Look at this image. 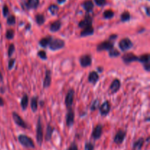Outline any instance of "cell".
I'll return each instance as SVG.
<instances>
[{
    "label": "cell",
    "instance_id": "6da1fadb",
    "mask_svg": "<svg viewBox=\"0 0 150 150\" xmlns=\"http://www.w3.org/2000/svg\"><path fill=\"white\" fill-rule=\"evenodd\" d=\"M18 139L19 143L23 145L24 147L32 148V149L35 148V144L32 139H30L29 136H26V135H19Z\"/></svg>",
    "mask_w": 150,
    "mask_h": 150
},
{
    "label": "cell",
    "instance_id": "7a4b0ae2",
    "mask_svg": "<svg viewBox=\"0 0 150 150\" xmlns=\"http://www.w3.org/2000/svg\"><path fill=\"white\" fill-rule=\"evenodd\" d=\"M37 142L38 144L41 146L42 142H43V130H42V122H41V118L39 117L38 120V123H37Z\"/></svg>",
    "mask_w": 150,
    "mask_h": 150
},
{
    "label": "cell",
    "instance_id": "3957f363",
    "mask_svg": "<svg viewBox=\"0 0 150 150\" xmlns=\"http://www.w3.org/2000/svg\"><path fill=\"white\" fill-rule=\"evenodd\" d=\"M64 45H65V42H64L63 40L54 39L51 40L48 45H49L50 49H51L52 51H57V50H59L61 48H64Z\"/></svg>",
    "mask_w": 150,
    "mask_h": 150
},
{
    "label": "cell",
    "instance_id": "277c9868",
    "mask_svg": "<svg viewBox=\"0 0 150 150\" xmlns=\"http://www.w3.org/2000/svg\"><path fill=\"white\" fill-rule=\"evenodd\" d=\"M119 46L122 51H127L133 48V43L129 38H124L119 42Z\"/></svg>",
    "mask_w": 150,
    "mask_h": 150
},
{
    "label": "cell",
    "instance_id": "5b68a950",
    "mask_svg": "<svg viewBox=\"0 0 150 150\" xmlns=\"http://www.w3.org/2000/svg\"><path fill=\"white\" fill-rule=\"evenodd\" d=\"M74 95L75 91L73 89H69L65 98V105L67 108H70L73 105V100H74Z\"/></svg>",
    "mask_w": 150,
    "mask_h": 150
},
{
    "label": "cell",
    "instance_id": "8992f818",
    "mask_svg": "<svg viewBox=\"0 0 150 150\" xmlns=\"http://www.w3.org/2000/svg\"><path fill=\"white\" fill-rule=\"evenodd\" d=\"M122 60L126 64H129L133 62L139 61V57L133 53H127L122 56Z\"/></svg>",
    "mask_w": 150,
    "mask_h": 150
},
{
    "label": "cell",
    "instance_id": "52a82bcc",
    "mask_svg": "<svg viewBox=\"0 0 150 150\" xmlns=\"http://www.w3.org/2000/svg\"><path fill=\"white\" fill-rule=\"evenodd\" d=\"M126 137V132L122 130H120L114 138V142L117 144H121L124 142L125 139Z\"/></svg>",
    "mask_w": 150,
    "mask_h": 150
},
{
    "label": "cell",
    "instance_id": "ba28073f",
    "mask_svg": "<svg viewBox=\"0 0 150 150\" xmlns=\"http://www.w3.org/2000/svg\"><path fill=\"white\" fill-rule=\"evenodd\" d=\"M113 48H114V42L108 40L100 43L97 47V50L98 51H104V50H108L109 51V50L112 49Z\"/></svg>",
    "mask_w": 150,
    "mask_h": 150
},
{
    "label": "cell",
    "instance_id": "9c48e42d",
    "mask_svg": "<svg viewBox=\"0 0 150 150\" xmlns=\"http://www.w3.org/2000/svg\"><path fill=\"white\" fill-rule=\"evenodd\" d=\"M74 117L75 114L73 109L71 108L67 111L66 114V124L67 127H71L74 124Z\"/></svg>",
    "mask_w": 150,
    "mask_h": 150
},
{
    "label": "cell",
    "instance_id": "30bf717a",
    "mask_svg": "<svg viewBox=\"0 0 150 150\" xmlns=\"http://www.w3.org/2000/svg\"><path fill=\"white\" fill-rule=\"evenodd\" d=\"M13 118L14 122H16V124L17 125H18L19 127H21L23 128H27V125H26V122L23 121V119L16 112H13Z\"/></svg>",
    "mask_w": 150,
    "mask_h": 150
},
{
    "label": "cell",
    "instance_id": "8fae6325",
    "mask_svg": "<svg viewBox=\"0 0 150 150\" xmlns=\"http://www.w3.org/2000/svg\"><path fill=\"white\" fill-rule=\"evenodd\" d=\"M80 64L81 67H89L92 64V57L89 54H86V55L82 56L80 58Z\"/></svg>",
    "mask_w": 150,
    "mask_h": 150
},
{
    "label": "cell",
    "instance_id": "7c38bea8",
    "mask_svg": "<svg viewBox=\"0 0 150 150\" xmlns=\"http://www.w3.org/2000/svg\"><path fill=\"white\" fill-rule=\"evenodd\" d=\"M110 110H111V105H110V103L107 100L105 101L100 107V114L103 117H105L106 115H108V113L110 112Z\"/></svg>",
    "mask_w": 150,
    "mask_h": 150
},
{
    "label": "cell",
    "instance_id": "4fadbf2b",
    "mask_svg": "<svg viewBox=\"0 0 150 150\" xmlns=\"http://www.w3.org/2000/svg\"><path fill=\"white\" fill-rule=\"evenodd\" d=\"M92 18L91 16H86L84 18L82 21H81L79 23V26L82 29H84V28L87 27V26H92Z\"/></svg>",
    "mask_w": 150,
    "mask_h": 150
},
{
    "label": "cell",
    "instance_id": "5bb4252c",
    "mask_svg": "<svg viewBox=\"0 0 150 150\" xmlns=\"http://www.w3.org/2000/svg\"><path fill=\"white\" fill-rule=\"evenodd\" d=\"M103 133V125H102L99 124L95 127V129L93 130V132H92V138H93L95 140H97V139H99L101 137Z\"/></svg>",
    "mask_w": 150,
    "mask_h": 150
},
{
    "label": "cell",
    "instance_id": "9a60e30c",
    "mask_svg": "<svg viewBox=\"0 0 150 150\" xmlns=\"http://www.w3.org/2000/svg\"><path fill=\"white\" fill-rule=\"evenodd\" d=\"M120 86H121L120 81L117 79H114L112 83H111V86H110V91H111V92L112 94L116 93V92H117L120 90Z\"/></svg>",
    "mask_w": 150,
    "mask_h": 150
},
{
    "label": "cell",
    "instance_id": "2e32d148",
    "mask_svg": "<svg viewBox=\"0 0 150 150\" xmlns=\"http://www.w3.org/2000/svg\"><path fill=\"white\" fill-rule=\"evenodd\" d=\"M51 83V72L49 70H47L45 71V76L43 80V87L48 88L49 87Z\"/></svg>",
    "mask_w": 150,
    "mask_h": 150
},
{
    "label": "cell",
    "instance_id": "e0dca14e",
    "mask_svg": "<svg viewBox=\"0 0 150 150\" xmlns=\"http://www.w3.org/2000/svg\"><path fill=\"white\" fill-rule=\"evenodd\" d=\"M83 7L87 13H91L93 10L94 3L92 0H86L83 2Z\"/></svg>",
    "mask_w": 150,
    "mask_h": 150
},
{
    "label": "cell",
    "instance_id": "ac0fdd59",
    "mask_svg": "<svg viewBox=\"0 0 150 150\" xmlns=\"http://www.w3.org/2000/svg\"><path fill=\"white\" fill-rule=\"evenodd\" d=\"M94 33V28L92 27V26H87V27L83 29V30L81 32V37H86V36H89V35H92Z\"/></svg>",
    "mask_w": 150,
    "mask_h": 150
},
{
    "label": "cell",
    "instance_id": "d6986e66",
    "mask_svg": "<svg viewBox=\"0 0 150 150\" xmlns=\"http://www.w3.org/2000/svg\"><path fill=\"white\" fill-rule=\"evenodd\" d=\"M62 26V23L60 21H56L53 22L50 26V31L52 32H56L60 29Z\"/></svg>",
    "mask_w": 150,
    "mask_h": 150
},
{
    "label": "cell",
    "instance_id": "ffe728a7",
    "mask_svg": "<svg viewBox=\"0 0 150 150\" xmlns=\"http://www.w3.org/2000/svg\"><path fill=\"white\" fill-rule=\"evenodd\" d=\"M144 139L143 138L139 139L136 142H134V144H133V150H141L142 149V146H144Z\"/></svg>",
    "mask_w": 150,
    "mask_h": 150
},
{
    "label": "cell",
    "instance_id": "44dd1931",
    "mask_svg": "<svg viewBox=\"0 0 150 150\" xmlns=\"http://www.w3.org/2000/svg\"><path fill=\"white\" fill-rule=\"evenodd\" d=\"M89 81L92 83H96L97 81L99 79V76H98V73L95 71H92L89 73Z\"/></svg>",
    "mask_w": 150,
    "mask_h": 150
},
{
    "label": "cell",
    "instance_id": "7402d4cb",
    "mask_svg": "<svg viewBox=\"0 0 150 150\" xmlns=\"http://www.w3.org/2000/svg\"><path fill=\"white\" fill-rule=\"evenodd\" d=\"M54 129L53 128L52 126H51L50 125H48L47 126V128H46V133H45V141L47 142H49L51 139V136H52L53 134V132H54Z\"/></svg>",
    "mask_w": 150,
    "mask_h": 150
},
{
    "label": "cell",
    "instance_id": "603a6c76",
    "mask_svg": "<svg viewBox=\"0 0 150 150\" xmlns=\"http://www.w3.org/2000/svg\"><path fill=\"white\" fill-rule=\"evenodd\" d=\"M28 104H29V97L27 95L24 94L21 99V106L23 111H25L27 108Z\"/></svg>",
    "mask_w": 150,
    "mask_h": 150
},
{
    "label": "cell",
    "instance_id": "cb8c5ba5",
    "mask_svg": "<svg viewBox=\"0 0 150 150\" xmlns=\"http://www.w3.org/2000/svg\"><path fill=\"white\" fill-rule=\"evenodd\" d=\"M51 40H52V38L51 37H47V38H42V39L40 40V45H41V47H42V48H45V47L48 46V45H49L50 42L51 41Z\"/></svg>",
    "mask_w": 150,
    "mask_h": 150
},
{
    "label": "cell",
    "instance_id": "d4e9b609",
    "mask_svg": "<svg viewBox=\"0 0 150 150\" xmlns=\"http://www.w3.org/2000/svg\"><path fill=\"white\" fill-rule=\"evenodd\" d=\"M26 4L29 9H35L39 5V0H28Z\"/></svg>",
    "mask_w": 150,
    "mask_h": 150
},
{
    "label": "cell",
    "instance_id": "484cf974",
    "mask_svg": "<svg viewBox=\"0 0 150 150\" xmlns=\"http://www.w3.org/2000/svg\"><path fill=\"white\" fill-rule=\"evenodd\" d=\"M139 60L141 62L143 63V64H149V54H144L139 57Z\"/></svg>",
    "mask_w": 150,
    "mask_h": 150
},
{
    "label": "cell",
    "instance_id": "4316f807",
    "mask_svg": "<svg viewBox=\"0 0 150 150\" xmlns=\"http://www.w3.org/2000/svg\"><path fill=\"white\" fill-rule=\"evenodd\" d=\"M38 98L36 97L32 98V101H31V108H32V111L35 112L38 110Z\"/></svg>",
    "mask_w": 150,
    "mask_h": 150
},
{
    "label": "cell",
    "instance_id": "83f0119b",
    "mask_svg": "<svg viewBox=\"0 0 150 150\" xmlns=\"http://www.w3.org/2000/svg\"><path fill=\"white\" fill-rule=\"evenodd\" d=\"M35 20H36L37 23L40 26V25L43 24L44 22H45V17H44L43 15L38 14L36 16V17H35Z\"/></svg>",
    "mask_w": 150,
    "mask_h": 150
},
{
    "label": "cell",
    "instance_id": "f1b7e54d",
    "mask_svg": "<svg viewBox=\"0 0 150 150\" xmlns=\"http://www.w3.org/2000/svg\"><path fill=\"white\" fill-rule=\"evenodd\" d=\"M48 11L51 13L52 15L57 14L59 11V7L57 4H51L48 7Z\"/></svg>",
    "mask_w": 150,
    "mask_h": 150
},
{
    "label": "cell",
    "instance_id": "f546056e",
    "mask_svg": "<svg viewBox=\"0 0 150 150\" xmlns=\"http://www.w3.org/2000/svg\"><path fill=\"white\" fill-rule=\"evenodd\" d=\"M130 19V14L128 11H125L121 15V21L123 22L127 21Z\"/></svg>",
    "mask_w": 150,
    "mask_h": 150
},
{
    "label": "cell",
    "instance_id": "4dcf8cb0",
    "mask_svg": "<svg viewBox=\"0 0 150 150\" xmlns=\"http://www.w3.org/2000/svg\"><path fill=\"white\" fill-rule=\"evenodd\" d=\"M114 11H112L111 10H107L103 13V17L106 19L111 18L114 17Z\"/></svg>",
    "mask_w": 150,
    "mask_h": 150
},
{
    "label": "cell",
    "instance_id": "1f68e13d",
    "mask_svg": "<svg viewBox=\"0 0 150 150\" xmlns=\"http://www.w3.org/2000/svg\"><path fill=\"white\" fill-rule=\"evenodd\" d=\"M99 107H100V100L98 99H96L92 102V105H91V110H92V111H95V110L98 109Z\"/></svg>",
    "mask_w": 150,
    "mask_h": 150
},
{
    "label": "cell",
    "instance_id": "d6a6232c",
    "mask_svg": "<svg viewBox=\"0 0 150 150\" xmlns=\"http://www.w3.org/2000/svg\"><path fill=\"white\" fill-rule=\"evenodd\" d=\"M108 54H109V57H117L120 55V53L118 50L114 49V48H113L112 49L109 50V53H108Z\"/></svg>",
    "mask_w": 150,
    "mask_h": 150
},
{
    "label": "cell",
    "instance_id": "836d02e7",
    "mask_svg": "<svg viewBox=\"0 0 150 150\" xmlns=\"http://www.w3.org/2000/svg\"><path fill=\"white\" fill-rule=\"evenodd\" d=\"M14 30L13 29H8L6 32V38L8 40H12L13 38H14Z\"/></svg>",
    "mask_w": 150,
    "mask_h": 150
},
{
    "label": "cell",
    "instance_id": "e575fe53",
    "mask_svg": "<svg viewBox=\"0 0 150 150\" xmlns=\"http://www.w3.org/2000/svg\"><path fill=\"white\" fill-rule=\"evenodd\" d=\"M7 23L8 25H14L16 23V18L13 15H11L7 18Z\"/></svg>",
    "mask_w": 150,
    "mask_h": 150
},
{
    "label": "cell",
    "instance_id": "d590c367",
    "mask_svg": "<svg viewBox=\"0 0 150 150\" xmlns=\"http://www.w3.org/2000/svg\"><path fill=\"white\" fill-rule=\"evenodd\" d=\"M14 51H15L14 45H13V44H10L8 48V57H11L12 55L13 54V53H14Z\"/></svg>",
    "mask_w": 150,
    "mask_h": 150
},
{
    "label": "cell",
    "instance_id": "8d00e7d4",
    "mask_svg": "<svg viewBox=\"0 0 150 150\" xmlns=\"http://www.w3.org/2000/svg\"><path fill=\"white\" fill-rule=\"evenodd\" d=\"M38 55L42 59H47V55H46V52L45 51H38Z\"/></svg>",
    "mask_w": 150,
    "mask_h": 150
},
{
    "label": "cell",
    "instance_id": "74e56055",
    "mask_svg": "<svg viewBox=\"0 0 150 150\" xmlns=\"http://www.w3.org/2000/svg\"><path fill=\"white\" fill-rule=\"evenodd\" d=\"M94 149H95V146H94L93 144H92L91 142L86 143V144H85V150H94Z\"/></svg>",
    "mask_w": 150,
    "mask_h": 150
},
{
    "label": "cell",
    "instance_id": "f35d334b",
    "mask_svg": "<svg viewBox=\"0 0 150 150\" xmlns=\"http://www.w3.org/2000/svg\"><path fill=\"white\" fill-rule=\"evenodd\" d=\"M8 14H9L8 7L5 4V5L3 6V16H4V17H7V16H8Z\"/></svg>",
    "mask_w": 150,
    "mask_h": 150
},
{
    "label": "cell",
    "instance_id": "ab89813d",
    "mask_svg": "<svg viewBox=\"0 0 150 150\" xmlns=\"http://www.w3.org/2000/svg\"><path fill=\"white\" fill-rule=\"evenodd\" d=\"M15 62H16V59H10L8 62V69L9 70H11L15 64Z\"/></svg>",
    "mask_w": 150,
    "mask_h": 150
},
{
    "label": "cell",
    "instance_id": "60d3db41",
    "mask_svg": "<svg viewBox=\"0 0 150 150\" xmlns=\"http://www.w3.org/2000/svg\"><path fill=\"white\" fill-rule=\"evenodd\" d=\"M95 2L98 6H103L106 3V0H95Z\"/></svg>",
    "mask_w": 150,
    "mask_h": 150
},
{
    "label": "cell",
    "instance_id": "b9f144b4",
    "mask_svg": "<svg viewBox=\"0 0 150 150\" xmlns=\"http://www.w3.org/2000/svg\"><path fill=\"white\" fill-rule=\"evenodd\" d=\"M67 150H79V149H78L77 144H76L75 142H73V143L71 144L70 148H69V149H67Z\"/></svg>",
    "mask_w": 150,
    "mask_h": 150
},
{
    "label": "cell",
    "instance_id": "7bdbcfd3",
    "mask_svg": "<svg viewBox=\"0 0 150 150\" xmlns=\"http://www.w3.org/2000/svg\"><path fill=\"white\" fill-rule=\"evenodd\" d=\"M117 38V35H112L109 38V40H110V41H111L112 39H116V38Z\"/></svg>",
    "mask_w": 150,
    "mask_h": 150
},
{
    "label": "cell",
    "instance_id": "ee69618b",
    "mask_svg": "<svg viewBox=\"0 0 150 150\" xmlns=\"http://www.w3.org/2000/svg\"><path fill=\"white\" fill-rule=\"evenodd\" d=\"M4 100H3L2 98L0 97V106H3V105H4Z\"/></svg>",
    "mask_w": 150,
    "mask_h": 150
},
{
    "label": "cell",
    "instance_id": "f6af8a7d",
    "mask_svg": "<svg viewBox=\"0 0 150 150\" xmlns=\"http://www.w3.org/2000/svg\"><path fill=\"white\" fill-rule=\"evenodd\" d=\"M66 0H57V2L59 3V4H62V3L65 2Z\"/></svg>",
    "mask_w": 150,
    "mask_h": 150
},
{
    "label": "cell",
    "instance_id": "bcb514c9",
    "mask_svg": "<svg viewBox=\"0 0 150 150\" xmlns=\"http://www.w3.org/2000/svg\"><path fill=\"white\" fill-rule=\"evenodd\" d=\"M146 14H147V16H149V8L148 7L146 8Z\"/></svg>",
    "mask_w": 150,
    "mask_h": 150
},
{
    "label": "cell",
    "instance_id": "7dc6e473",
    "mask_svg": "<svg viewBox=\"0 0 150 150\" xmlns=\"http://www.w3.org/2000/svg\"><path fill=\"white\" fill-rule=\"evenodd\" d=\"M3 81V77H2V75H1V73L0 72V83Z\"/></svg>",
    "mask_w": 150,
    "mask_h": 150
},
{
    "label": "cell",
    "instance_id": "c3c4849f",
    "mask_svg": "<svg viewBox=\"0 0 150 150\" xmlns=\"http://www.w3.org/2000/svg\"><path fill=\"white\" fill-rule=\"evenodd\" d=\"M98 71H99V72H102L103 69L102 67H98Z\"/></svg>",
    "mask_w": 150,
    "mask_h": 150
},
{
    "label": "cell",
    "instance_id": "681fc988",
    "mask_svg": "<svg viewBox=\"0 0 150 150\" xmlns=\"http://www.w3.org/2000/svg\"><path fill=\"white\" fill-rule=\"evenodd\" d=\"M0 28H1V23H0Z\"/></svg>",
    "mask_w": 150,
    "mask_h": 150
}]
</instances>
